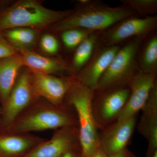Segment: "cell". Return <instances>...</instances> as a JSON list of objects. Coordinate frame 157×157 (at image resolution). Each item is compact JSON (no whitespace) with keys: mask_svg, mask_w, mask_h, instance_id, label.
Returning <instances> with one entry per match:
<instances>
[{"mask_svg":"<svg viewBox=\"0 0 157 157\" xmlns=\"http://www.w3.org/2000/svg\"><path fill=\"white\" fill-rule=\"evenodd\" d=\"M24 67L20 53L0 59V101L2 106Z\"/></svg>","mask_w":157,"mask_h":157,"instance_id":"obj_17","label":"cell"},{"mask_svg":"<svg viewBox=\"0 0 157 157\" xmlns=\"http://www.w3.org/2000/svg\"><path fill=\"white\" fill-rule=\"evenodd\" d=\"M137 157L134 155V154L132 153V152L129 151V157Z\"/></svg>","mask_w":157,"mask_h":157,"instance_id":"obj_30","label":"cell"},{"mask_svg":"<svg viewBox=\"0 0 157 157\" xmlns=\"http://www.w3.org/2000/svg\"><path fill=\"white\" fill-rule=\"evenodd\" d=\"M79 143L78 126H70L55 130L49 139L37 145L22 157H63Z\"/></svg>","mask_w":157,"mask_h":157,"instance_id":"obj_9","label":"cell"},{"mask_svg":"<svg viewBox=\"0 0 157 157\" xmlns=\"http://www.w3.org/2000/svg\"><path fill=\"white\" fill-rule=\"evenodd\" d=\"M135 15H137L134 11L123 5L110 7L100 1L81 0L67 17L47 30L56 33L70 28L101 32L122 20Z\"/></svg>","mask_w":157,"mask_h":157,"instance_id":"obj_1","label":"cell"},{"mask_svg":"<svg viewBox=\"0 0 157 157\" xmlns=\"http://www.w3.org/2000/svg\"><path fill=\"white\" fill-rule=\"evenodd\" d=\"M19 52L8 42L0 32V59L16 55Z\"/></svg>","mask_w":157,"mask_h":157,"instance_id":"obj_24","label":"cell"},{"mask_svg":"<svg viewBox=\"0 0 157 157\" xmlns=\"http://www.w3.org/2000/svg\"><path fill=\"white\" fill-rule=\"evenodd\" d=\"M99 43L98 32L91 34L73 51L71 63L68 64L70 75L75 76L89 61Z\"/></svg>","mask_w":157,"mask_h":157,"instance_id":"obj_20","label":"cell"},{"mask_svg":"<svg viewBox=\"0 0 157 157\" xmlns=\"http://www.w3.org/2000/svg\"><path fill=\"white\" fill-rule=\"evenodd\" d=\"M32 72L34 89L39 98L58 107L67 106L65 104V98L73 76L59 77Z\"/></svg>","mask_w":157,"mask_h":157,"instance_id":"obj_10","label":"cell"},{"mask_svg":"<svg viewBox=\"0 0 157 157\" xmlns=\"http://www.w3.org/2000/svg\"><path fill=\"white\" fill-rule=\"evenodd\" d=\"M146 37H135L121 45L94 90L128 85L139 72L137 63V52Z\"/></svg>","mask_w":157,"mask_h":157,"instance_id":"obj_5","label":"cell"},{"mask_svg":"<svg viewBox=\"0 0 157 157\" xmlns=\"http://www.w3.org/2000/svg\"><path fill=\"white\" fill-rule=\"evenodd\" d=\"M156 84L157 75L139 71L129 83L130 95L117 121L137 116L146 104L152 89Z\"/></svg>","mask_w":157,"mask_h":157,"instance_id":"obj_13","label":"cell"},{"mask_svg":"<svg viewBox=\"0 0 157 157\" xmlns=\"http://www.w3.org/2000/svg\"><path fill=\"white\" fill-rule=\"evenodd\" d=\"M127 6L140 17L154 16L157 13V0H121Z\"/></svg>","mask_w":157,"mask_h":157,"instance_id":"obj_22","label":"cell"},{"mask_svg":"<svg viewBox=\"0 0 157 157\" xmlns=\"http://www.w3.org/2000/svg\"><path fill=\"white\" fill-rule=\"evenodd\" d=\"M39 42L40 49L45 54L54 55L59 51L60 43L58 39L50 33L40 36Z\"/></svg>","mask_w":157,"mask_h":157,"instance_id":"obj_23","label":"cell"},{"mask_svg":"<svg viewBox=\"0 0 157 157\" xmlns=\"http://www.w3.org/2000/svg\"><path fill=\"white\" fill-rule=\"evenodd\" d=\"M24 66L31 71L42 74L54 75L67 71L69 72L68 63L59 58L44 56L33 50H20Z\"/></svg>","mask_w":157,"mask_h":157,"instance_id":"obj_16","label":"cell"},{"mask_svg":"<svg viewBox=\"0 0 157 157\" xmlns=\"http://www.w3.org/2000/svg\"><path fill=\"white\" fill-rule=\"evenodd\" d=\"M129 151L128 149L124 150L122 151L115 154L109 156L108 157H128Z\"/></svg>","mask_w":157,"mask_h":157,"instance_id":"obj_26","label":"cell"},{"mask_svg":"<svg viewBox=\"0 0 157 157\" xmlns=\"http://www.w3.org/2000/svg\"><path fill=\"white\" fill-rule=\"evenodd\" d=\"M92 157H108L103 150L100 147Z\"/></svg>","mask_w":157,"mask_h":157,"instance_id":"obj_27","label":"cell"},{"mask_svg":"<svg viewBox=\"0 0 157 157\" xmlns=\"http://www.w3.org/2000/svg\"><path fill=\"white\" fill-rule=\"evenodd\" d=\"M39 98L34 89L32 71L27 68L21 70L14 87L2 106L0 132L8 128L24 111Z\"/></svg>","mask_w":157,"mask_h":157,"instance_id":"obj_7","label":"cell"},{"mask_svg":"<svg viewBox=\"0 0 157 157\" xmlns=\"http://www.w3.org/2000/svg\"><path fill=\"white\" fill-rule=\"evenodd\" d=\"M136 116L117 121L101 131L100 147L108 156L127 149L137 124Z\"/></svg>","mask_w":157,"mask_h":157,"instance_id":"obj_11","label":"cell"},{"mask_svg":"<svg viewBox=\"0 0 157 157\" xmlns=\"http://www.w3.org/2000/svg\"><path fill=\"white\" fill-rule=\"evenodd\" d=\"M93 31L80 28L66 29L59 33L63 45L68 51H74Z\"/></svg>","mask_w":157,"mask_h":157,"instance_id":"obj_21","label":"cell"},{"mask_svg":"<svg viewBox=\"0 0 157 157\" xmlns=\"http://www.w3.org/2000/svg\"><path fill=\"white\" fill-rule=\"evenodd\" d=\"M137 125L138 132L147 140L146 157L157 151V84L152 89Z\"/></svg>","mask_w":157,"mask_h":157,"instance_id":"obj_14","label":"cell"},{"mask_svg":"<svg viewBox=\"0 0 157 157\" xmlns=\"http://www.w3.org/2000/svg\"><path fill=\"white\" fill-rule=\"evenodd\" d=\"M72 11L48 9L37 0H19L6 5L1 3L0 32L17 28L47 29Z\"/></svg>","mask_w":157,"mask_h":157,"instance_id":"obj_2","label":"cell"},{"mask_svg":"<svg viewBox=\"0 0 157 157\" xmlns=\"http://www.w3.org/2000/svg\"><path fill=\"white\" fill-rule=\"evenodd\" d=\"M73 77L65 98V104L75 110L83 157H92L100 147V135L92 111L94 90L78 82Z\"/></svg>","mask_w":157,"mask_h":157,"instance_id":"obj_4","label":"cell"},{"mask_svg":"<svg viewBox=\"0 0 157 157\" xmlns=\"http://www.w3.org/2000/svg\"><path fill=\"white\" fill-rule=\"evenodd\" d=\"M45 139L31 133L0 132V157H22Z\"/></svg>","mask_w":157,"mask_h":157,"instance_id":"obj_15","label":"cell"},{"mask_svg":"<svg viewBox=\"0 0 157 157\" xmlns=\"http://www.w3.org/2000/svg\"><path fill=\"white\" fill-rule=\"evenodd\" d=\"M63 157H84L82 151L80 144H77L70 149Z\"/></svg>","mask_w":157,"mask_h":157,"instance_id":"obj_25","label":"cell"},{"mask_svg":"<svg viewBox=\"0 0 157 157\" xmlns=\"http://www.w3.org/2000/svg\"><path fill=\"white\" fill-rule=\"evenodd\" d=\"M157 28V15L131 16L98 32L99 42L106 46L121 45L135 37L147 36L156 30Z\"/></svg>","mask_w":157,"mask_h":157,"instance_id":"obj_8","label":"cell"},{"mask_svg":"<svg viewBox=\"0 0 157 157\" xmlns=\"http://www.w3.org/2000/svg\"><path fill=\"white\" fill-rule=\"evenodd\" d=\"M121 46H104L99 42L89 61L78 73L73 76L75 79L94 90Z\"/></svg>","mask_w":157,"mask_h":157,"instance_id":"obj_12","label":"cell"},{"mask_svg":"<svg viewBox=\"0 0 157 157\" xmlns=\"http://www.w3.org/2000/svg\"><path fill=\"white\" fill-rule=\"evenodd\" d=\"M148 157H157V151Z\"/></svg>","mask_w":157,"mask_h":157,"instance_id":"obj_29","label":"cell"},{"mask_svg":"<svg viewBox=\"0 0 157 157\" xmlns=\"http://www.w3.org/2000/svg\"><path fill=\"white\" fill-rule=\"evenodd\" d=\"M130 94L128 85L94 90L92 111L98 130L102 131L117 121Z\"/></svg>","mask_w":157,"mask_h":157,"instance_id":"obj_6","label":"cell"},{"mask_svg":"<svg viewBox=\"0 0 157 157\" xmlns=\"http://www.w3.org/2000/svg\"><path fill=\"white\" fill-rule=\"evenodd\" d=\"M137 66L140 72L157 75V33L155 30L147 36L137 52Z\"/></svg>","mask_w":157,"mask_h":157,"instance_id":"obj_18","label":"cell"},{"mask_svg":"<svg viewBox=\"0 0 157 157\" xmlns=\"http://www.w3.org/2000/svg\"><path fill=\"white\" fill-rule=\"evenodd\" d=\"M41 32L38 29L17 28L1 33L18 52L20 50H33L39 42Z\"/></svg>","mask_w":157,"mask_h":157,"instance_id":"obj_19","label":"cell"},{"mask_svg":"<svg viewBox=\"0 0 157 157\" xmlns=\"http://www.w3.org/2000/svg\"><path fill=\"white\" fill-rule=\"evenodd\" d=\"M78 126L76 113L70 107H58L40 98L28 107L3 132L31 133Z\"/></svg>","mask_w":157,"mask_h":157,"instance_id":"obj_3","label":"cell"},{"mask_svg":"<svg viewBox=\"0 0 157 157\" xmlns=\"http://www.w3.org/2000/svg\"><path fill=\"white\" fill-rule=\"evenodd\" d=\"M1 121H2V106L0 101V128H1Z\"/></svg>","mask_w":157,"mask_h":157,"instance_id":"obj_28","label":"cell"}]
</instances>
